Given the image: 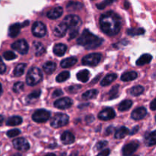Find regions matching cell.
<instances>
[{"instance_id":"cell-5","label":"cell","mask_w":156,"mask_h":156,"mask_svg":"<svg viewBox=\"0 0 156 156\" xmlns=\"http://www.w3.org/2000/svg\"><path fill=\"white\" fill-rule=\"evenodd\" d=\"M101 54L99 53H94L88 54L83 57L82 62L85 66H95L100 62L101 59Z\"/></svg>"},{"instance_id":"cell-1","label":"cell","mask_w":156,"mask_h":156,"mask_svg":"<svg viewBox=\"0 0 156 156\" xmlns=\"http://www.w3.org/2000/svg\"><path fill=\"white\" fill-rule=\"evenodd\" d=\"M100 26L104 33L109 36H114L121 28L120 17L112 11L105 12L100 18Z\"/></svg>"},{"instance_id":"cell-12","label":"cell","mask_w":156,"mask_h":156,"mask_svg":"<svg viewBox=\"0 0 156 156\" xmlns=\"http://www.w3.org/2000/svg\"><path fill=\"white\" fill-rule=\"evenodd\" d=\"M73 105V101L69 98H62L58 99L54 103V106L58 109H68Z\"/></svg>"},{"instance_id":"cell-28","label":"cell","mask_w":156,"mask_h":156,"mask_svg":"<svg viewBox=\"0 0 156 156\" xmlns=\"http://www.w3.org/2000/svg\"><path fill=\"white\" fill-rule=\"evenodd\" d=\"M33 49L34 51L35 55L37 56H41L45 52L44 47L42 45V44L40 42H34L33 44Z\"/></svg>"},{"instance_id":"cell-47","label":"cell","mask_w":156,"mask_h":156,"mask_svg":"<svg viewBox=\"0 0 156 156\" xmlns=\"http://www.w3.org/2000/svg\"><path fill=\"white\" fill-rule=\"evenodd\" d=\"M62 94V91L61 89H56L55 90L54 92L53 93V97L56 98V97H59L60 95Z\"/></svg>"},{"instance_id":"cell-35","label":"cell","mask_w":156,"mask_h":156,"mask_svg":"<svg viewBox=\"0 0 156 156\" xmlns=\"http://www.w3.org/2000/svg\"><path fill=\"white\" fill-rule=\"evenodd\" d=\"M70 73L68 71H64L62 73H59L57 76H56V82H63L65 81H66L67 79L69 78Z\"/></svg>"},{"instance_id":"cell-30","label":"cell","mask_w":156,"mask_h":156,"mask_svg":"<svg viewBox=\"0 0 156 156\" xmlns=\"http://www.w3.org/2000/svg\"><path fill=\"white\" fill-rule=\"evenodd\" d=\"M98 94V91L96 89H91L88 90L86 92L82 94V99H85V100H90V99H93L96 97Z\"/></svg>"},{"instance_id":"cell-11","label":"cell","mask_w":156,"mask_h":156,"mask_svg":"<svg viewBox=\"0 0 156 156\" xmlns=\"http://www.w3.org/2000/svg\"><path fill=\"white\" fill-rule=\"evenodd\" d=\"M116 117V113L114 110L111 108H107L101 111L98 114V118L101 120H110L114 119Z\"/></svg>"},{"instance_id":"cell-45","label":"cell","mask_w":156,"mask_h":156,"mask_svg":"<svg viewBox=\"0 0 156 156\" xmlns=\"http://www.w3.org/2000/svg\"><path fill=\"white\" fill-rule=\"evenodd\" d=\"M6 71V66L5 65L4 62L2 61V59L0 56V74H4Z\"/></svg>"},{"instance_id":"cell-31","label":"cell","mask_w":156,"mask_h":156,"mask_svg":"<svg viewBox=\"0 0 156 156\" xmlns=\"http://www.w3.org/2000/svg\"><path fill=\"white\" fill-rule=\"evenodd\" d=\"M26 66H27V65L25 63L18 64L14 70V76L15 77H20V76H22L24 74Z\"/></svg>"},{"instance_id":"cell-4","label":"cell","mask_w":156,"mask_h":156,"mask_svg":"<svg viewBox=\"0 0 156 156\" xmlns=\"http://www.w3.org/2000/svg\"><path fill=\"white\" fill-rule=\"evenodd\" d=\"M69 123V116L65 114L58 113L53 117V120L50 122V124L53 127L59 128L66 126Z\"/></svg>"},{"instance_id":"cell-32","label":"cell","mask_w":156,"mask_h":156,"mask_svg":"<svg viewBox=\"0 0 156 156\" xmlns=\"http://www.w3.org/2000/svg\"><path fill=\"white\" fill-rule=\"evenodd\" d=\"M133 101L131 100H125L119 105L118 109L120 111H126L132 107Z\"/></svg>"},{"instance_id":"cell-27","label":"cell","mask_w":156,"mask_h":156,"mask_svg":"<svg viewBox=\"0 0 156 156\" xmlns=\"http://www.w3.org/2000/svg\"><path fill=\"white\" fill-rule=\"evenodd\" d=\"M76 62H77L76 57H74V56L73 57H69L67 59L62 60V62H61V66L62 68H69V67H71L73 65H75Z\"/></svg>"},{"instance_id":"cell-21","label":"cell","mask_w":156,"mask_h":156,"mask_svg":"<svg viewBox=\"0 0 156 156\" xmlns=\"http://www.w3.org/2000/svg\"><path fill=\"white\" fill-rule=\"evenodd\" d=\"M137 73L134 71H130V72H126L124 73L121 76V80L123 82H130V81L134 80L137 78Z\"/></svg>"},{"instance_id":"cell-34","label":"cell","mask_w":156,"mask_h":156,"mask_svg":"<svg viewBox=\"0 0 156 156\" xmlns=\"http://www.w3.org/2000/svg\"><path fill=\"white\" fill-rule=\"evenodd\" d=\"M82 8V3L79 2H70L67 5V9L69 11H76L78 9H80Z\"/></svg>"},{"instance_id":"cell-50","label":"cell","mask_w":156,"mask_h":156,"mask_svg":"<svg viewBox=\"0 0 156 156\" xmlns=\"http://www.w3.org/2000/svg\"><path fill=\"white\" fill-rule=\"evenodd\" d=\"M139 129H140V127H139V126H135V127H134L133 129L132 132H131L130 133H129V134H130V135H133V134H136V133L137 132H138Z\"/></svg>"},{"instance_id":"cell-13","label":"cell","mask_w":156,"mask_h":156,"mask_svg":"<svg viewBox=\"0 0 156 156\" xmlns=\"http://www.w3.org/2000/svg\"><path fill=\"white\" fill-rule=\"evenodd\" d=\"M139 148L138 142H131V143L126 144L123 147V155H130L133 154L137 149Z\"/></svg>"},{"instance_id":"cell-46","label":"cell","mask_w":156,"mask_h":156,"mask_svg":"<svg viewBox=\"0 0 156 156\" xmlns=\"http://www.w3.org/2000/svg\"><path fill=\"white\" fill-rule=\"evenodd\" d=\"M78 34H79V29H74V30H70L69 37V40L73 39V38L76 37Z\"/></svg>"},{"instance_id":"cell-51","label":"cell","mask_w":156,"mask_h":156,"mask_svg":"<svg viewBox=\"0 0 156 156\" xmlns=\"http://www.w3.org/2000/svg\"><path fill=\"white\" fill-rule=\"evenodd\" d=\"M114 130V128L113 127V126H111V127H109V128H108V129H107V130H106V135H108V134H111V133L113 132V131Z\"/></svg>"},{"instance_id":"cell-3","label":"cell","mask_w":156,"mask_h":156,"mask_svg":"<svg viewBox=\"0 0 156 156\" xmlns=\"http://www.w3.org/2000/svg\"><path fill=\"white\" fill-rule=\"evenodd\" d=\"M43 79L41 70L37 67H32L29 69L26 77V82L30 86H34L39 83Z\"/></svg>"},{"instance_id":"cell-23","label":"cell","mask_w":156,"mask_h":156,"mask_svg":"<svg viewBox=\"0 0 156 156\" xmlns=\"http://www.w3.org/2000/svg\"><path fill=\"white\" fill-rule=\"evenodd\" d=\"M89 76L90 73L88 72V70L87 69H83L81 70L80 72L77 73L76 76H77V79L79 81L82 82H87L89 79Z\"/></svg>"},{"instance_id":"cell-19","label":"cell","mask_w":156,"mask_h":156,"mask_svg":"<svg viewBox=\"0 0 156 156\" xmlns=\"http://www.w3.org/2000/svg\"><path fill=\"white\" fill-rule=\"evenodd\" d=\"M145 143L147 146H152L156 145V130L152 131L146 136Z\"/></svg>"},{"instance_id":"cell-29","label":"cell","mask_w":156,"mask_h":156,"mask_svg":"<svg viewBox=\"0 0 156 156\" xmlns=\"http://www.w3.org/2000/svg\"><path fill=\"white\" fill-rule=\"evenodd\" d=\"M56 63L53 62H51V61H50V62H47L45 64H44V66H43V69H44V72H45L47 74H51V73H53V72L55 71V69H56Z\"/></svg>"},{"instance_id":"cell-8","label":"cell","mask_w":156,"mask_h":156,"mask_svg":"<svg viewBox=\"0 0 156 156\" xmlns=\"http://www.w3.org/2000/svg\"><path fill=\"white\" fill-rule=\"evenodd\" d=\"M12 48L18 51L20 54L24 55L28 52L29 47L25 40H18L12 44Z\"/></svg>"},{"instance_id":"cell-48","label":"cell","mask_w":156,"mask_h":156,"mask_svg":"<svg viewBox=\"0 0 156 156\" xmlns=\"http://www.w3.org/2000/svg\"><path fill=\"white\" fill-rule=\"evenodd\" d=\"M150 109L152 111H156V98L154 99L150 104Z\"/></svg>"},{"instance_id":"cell-26","label":"cell","mask_w":156,"mask_h":156,"mask_svg":"<svg viewBox=\"0 0 156 156\" xmlns=\"http://www.w3.org/2000/svg\"><path fill=\"white\" fill-rule=\"evenodd\" d=\"M129 131L127 128L125 127V126H121V127H120L115 131L114 137H115V139H117V140H119V139H123L127 134H129Z\"/></svg>"},{"instance_id":"cell-7","label":"cell","mask_w":156,"mask_h":156,"mask_svg":"<svg viewBox=\"0 0 156 156\" xmlns=\"http://www.w3.org/2000/svg\"><path fill=\"white\" fill-rule=\"evenodd\" d=\"M50 117V112L44 109H39L32 115V119L36 123H44Z\"/></svg>"},{"instance_id":"cell-54","label":"cell","mask_w":156,"mask_h":156,"mask_svg":"<svg viewBox=\"0 0 156 156\" xmlns=\"http://www.w3.org/2000/svg\"><path fill=\"white\" fill-rule=\"evenodd\" d=\"M155 121H156V115H155Z\"/></svg>"},{"instance_id":"cell-18","label":"cell","mask_w":156,"mask_h":156,"mask_svg":"<svg viewBox=\"0 0 156 156\" xmlns=\"http://www.w3.org/2000/svg\"><path fill=\"white\" fill-rule=\"evenodd\" d=\"M61 141L64 145H69L74 143L75 136L69 131H65L61 135Z\"/></svg>"},{"instance_id":"cell-15","label":"cell","mask_w":156,"mask_h":156,"mask_svg":"<svg viewBox=\"0 0 156 156\" xmlns=\"http://www.w3.org/2000/svg\"><path fill=\"white\" fill-rule=\"evenodd\" d=\"M22 27H24V24H20V23H15V24H12L9 27V35L11 37H16L19 34L20 31H21V28Z\"/></svg>"},{"instance_id":"cell-25","label":"cell","mask_w":156,"mask_h":156,"mask_svg":"<svg viewBox=\"0 0 156 156\" xmlns=\"http://www.w3.org/2000/svg\"><path fill=\"white\" fill-rule=\"evenodd\" d=\"M22 118L19 116H13L8 119L6 121V125L7 126H18L22 123Z\"/></svg>"},{"instance_id":"cell-43","label":"cell","mask_w":156,"mask_h":156,"mask_svg":"<svg viewBox=\"0 0 156 156\" xmlns=\"http://www.w3.org/2000/svg\"><path fill=\"white\" fill-rule=\"evenodd\" d=\"M107 145H108V142L105 141V140L100 141L97 143V145H96V149H97L98 150H101L104 148L106 147Z\"/></svg>"},{"instance_id":"cell-10","label":"cell","mask_w":156,"mask_h":156,"mask_svg":"<svg viewBox=\"0 0 156 156\" xmlns=\"http://www.w3.org/2000/svg\"><path fill=\"white\" fill-rule=\"evenodd\" d=\"M13 146L17 150L21 152H26L30 149L28 141L24 138H18L13 140Z\"/></svg>"},{"instance_id":"cell-9","label":"cell","mask_w":156,"mask_h":156,"mask_svg":"<svg viewBox=\"0 0 156 156\" xmlns=\"http://www.w3.org/2000/svg\"><path fill=\"white\" fill-rule=\"evenodd\" d=\"M32 34L37 37H43L47 34L45 24L41 21H37L32 26Z\"/></svg>"},{"instance_id":"cell-17","label":"cell","mask_w":156,"mask_h":156,"mask_svg":"<svg viewBox=\"0 0 156 156\" xmlns=\"http://www.w3.org/2000/svg\"><path fill=\"white\" fill-rule=\"evenodd\" d=\"M62 12H63L62 8L60 7V6H57V7L54 8V9L49 11V12H47V15L50 19L54 20L59 18V17L62 15Z\"/></svg>"},{"instance_id":"cell-36","label":"cell","mask_w":156,"mask_h":156,"mask_svg":"<svg viewBox=\"0 0 156 156\" xmlns=\"http://www.w3.org/2000/svg\"><path fill=\"white\" fill-rule=\"evenodd\" d=\"M144 91V88L141 85H136L134 86L133 88H131L130 90V94L133 96H139L141 94H143Z\"/></svg>"},{"instance_id":"cell-6","label":"cell","mask_w":156,"mask_h":156,"mask_svg":"<svg viewBox=\"0 0 156 156\" xmlns=\"http://www.w3.org/2000/svg\"><path fill=\"white\" fill-rule=\"evenodd\" d=\"M63 22L66 24L68 28H70L71 30L79 29L82 24L81 18L76 15H69L66 16L63 19Z\"/></svg>"},{"instance_id":"cell-16","label":"cell","mask_w":156,"mask_h":156,"mask_svg":"<svg viewBox=\"0 0 156 156\" xmlns=\"http://www.w3.org/2000/svg\"><path fill=\"white\" fill-rule=\"evenodd\" d=\"M67 30H68V27H67L66 24L62 21V23L58 24L56 27L54 28V30H53V33L58 37H62L64 35L66 34Z\"/></svg>"},{"instance_id":"cell-42","label":"cell","mask_w":156,"mask_h":156,"mask_svg":"<svg viewBox=\"0 0 156 156\" xmlns=\"http://www.w3.org/2000/svg\"><path fill=\"white\" fill-rule=\"evenodd\" d=\"M21 133V131L19 130L18 129H10L7 132L6 135L8 136L10 138H12V137H15L17 136H18L19 134Z\"/></svg>"},{"instance_id":"cell-24","label":"cell","mask_w":156,"mask_h":156,"mask_svg":"<svg viewBox=\"0 0 156 156\" xmlns=\"http://www.w3.org/2000/svg\"><path fill=\"white\" fill-rule=\"evenodd\" d=\"M117 74H114V73H111V74H108L102 79V81L101 82V85L102 86H108L109 85L111 82H114L116 79H117Z\"/></svg>"},{"instance_id":"cell-40","label":"cell","mask_w":156,"mask_h":156,"mask_svg":"<svg viewBox=\"0 0 156 156\" xmlns=\"http://www.w3.org/2000/svg\"><path fill=\"white\" fill-rule=\"evenodd\" d=\"M3 57L6 60H12V59H15L17 57V56L12 51H6L3 53Z\"/></svg>"},{"instance_id":"cell-53","label":"cell","mask_w":156,"mask_h":156,"mask_svg":"<svg viewBox=\"0 0 156 156\" xmlns=\"http://www.w3.org/2000/svg\"><path fill=\"white\" fill-rule=\"evenodd\" d=\"M2 87L1 83H0V95L2 94Z\"/></svg>"},{"instance_id":"cell-44","label":"cell","mask_w":156,"mask_h":156,"mask_svg":"<svg viewBox=\"0 0 156 156\" xmlns=\"http://www.w3.org/2000/svg\"><path fill=\"white\" fill-rule=\"evenodd\" d=\"M82 88V86H81V85H72V86L69 87L68 91H69V92H70V93H76V92H77V91L79 90V88Z\"/></svg>"},{"instance_id":"cell-37","label":"cell","mask_w":156,"mask_h":156,"mask_svg":"<svg viewBox=\"0 0 156 156\" xmlns=\"http://www.w3.org/2000/svg\"><path fill=\"white\" fill-rule=\"evenodd\" d=\"M118 92H119V85H114V87H112V88L111 89L109 92V99L110 100H112L114 99L115 98H117L118 96Z\"/></svg>"},{"instance_id":"cell-49","label":"cell","mask_w":156,"mask_h":156,"mask_svg":"<svg viewBox=\"0 0 156 156\" xmlns=\"http://www.w3.org/2000/svg\"><path fill=\"white\" fill-rule=\"evenodd\" d=\"M111 153V151H110V149H105V150H103L101 151V152H99L98 155H108L109 154Z\"/></svg>"},{"instance_id":"cell-33","label":"cell","mask_w":156,"mask_h":156,"mask_svg":"<svg viewBox=\"0 0 156 156\" xmlns=\"http://www.w3.org/2000/svg\"><path fill=\"white\" fill-rule=\"evenodd\" d=\"M145 30L143 28H129L126 30V33L129 36H136V35H142L145 33Z\"/></svg>"},{"instance_id":"cell-22","label":"cell","mask_w":156,"mask_h":156,"mask_svg":"<svg viewBox=\"0 0 156 156\" xmlns=\"http://www.w3.org/2000/svg\"><path fill=\"white\" fill-rule=\"evenodd\" d=\"M152 55L150 54H143L137 59L136 61V65L137 66H143V65H146V64L149 63V62L152 61Z\"/></svg>"},{"instance_id":"cell-41","label":"cell","mask_w":156,"mask_h":156,"mask_svg":"<svg viewBox=\"0 0 156 156\" xmlns=\"http://www.w3.org/2000/svg\"><path fill=\"white\" fill-rule=\"evenodd\" d=\"M115 1H116V0H105V1L102 2L98 4L97 5V8L98 9H105V8H106L108 5H111V3H113L114 2H115Z\"/></svg>"},{"instance_id":"cell-39","label":"cell","mask_w":156,"mask_h":156,"mask_svg":"<svg viewBox=\"0 0 156 156\" xmlns=\"http://www.w3.org/2000/svg\"><path fill=\"white\" fill-rule=\"evenodd\" d=\"M24 89V84L21 82H18L13 85V91L15 93H19Z\"/></svg>"},{"instance_id":"cell-14","label":"cell","mask_w":156,"mask_h":156,"mask_svg":"<svg viewBox=\"0 0 156 156\" xmlns=\"http://www.w3.org/2000/svg\"><path fill=\"white\" fill-rule=\"evenodd\" d=\"M146 114H147V110L144 107H140L133 111L131 117L135 120H140L144 118Z\"/></svg>"},{"instance_id":"cell-20","label":"cell","mask_w":156,"mask_h":156,"mask_svg":"<svg viewBox=\"0 0 156 156\" xmlns=\"http://www.w3.org/2000/svg\"><path fill=\"white\" fill-rule=\"evenodd\" d=\"M67 47L63 44H57L53 47V53L58 56H62L65 54Z\"/></svg>"},{"instance_id":"cell-52","label":"cell","mask_w":156,"mask_h":156,"mask_svg":"<svg viewBox=\"0 0 156 156\" xmlns=\"http://www.w3.org/2000/svg\"><path fill=\"white\" fill-rule=\"evenodd\" d=\"M4 122V117L2 115H0V126H2V124Z\"/></svg>"},{"instance_id":"cell-2","label":"cell","mask_w":156,"mask_h":156,"mask_svg":"<svg viewBox=\"0 0 156 156\" xmlns=\"http://www.w3.org/2000/svg\"><path fill=\"white\" fill-rule=\"evenodd\" d=\"M77 43L79 45L83 46L88 50H90V49L97 48L101 45L103 43V39L93 34L89 30L85 29L83 30L80 37L78 38Z\"/></svg>"},{"instance_id":"cell-38","label":"cell","mask_w":156,"mask_h":156,"mask_svg":"<svg viewBox=\"0 0 156 156\" xmlns=\"http://www.w3.org/2000/svg\"><path fill=\"white\" fill-rule=\"evenodd\" d=\"M41 94V90H37V91H34V92L30 93V94L27 96V101H31L35 100V99L38 98L40 97Z\"/></svg>"}]
</instances>
